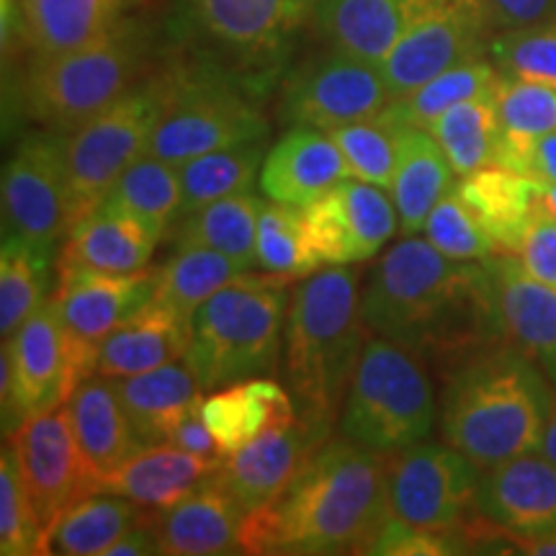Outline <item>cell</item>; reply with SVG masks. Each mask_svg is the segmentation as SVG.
Here are the masks:
<instances>
[{"label": "cell", "instance_id": "30bf717a", "mask_svg": "<svg viewBox=\"0 0 556 556\" xmlns=\"http://www.w3.org/2000/svg\"><path fill=\"white\" fill-rule=\"evenodd\" d=\"M490 39L479 0H405V29L381 62L392 99L413 93L443 70L490 58Z\"/></svg>", "mask_w": 556, "mask_h": 556}, {"label": "cell", "instance_id": "44dd1931", "mask_svg": "<svg viewBox=\"0 0 556 556\" xmlns=\"http://www.w3.org/2000/svg\"><path fill=\"white\" fill-rule=\"evenodd\" d=\"M245 516L248 510L235 500L217 469L170 510H157L152 528H155L160 554H242L240 531Z\"/></svg>", "mask_w": 556, "mask_h": 556}, {"label": "cell", "instance_id": "f907efd6", "mask_svg": "<svg viewBox=\"0 0 556 556\" xmlns=\"http://www.w3.org/2000/svg\"><path fill=\"white\" fill-rule=\"evenodd\" d=\"M492 37L556 18V0H479Z\"/></svg>", "mask_w": 556, "mask_h": 556}, {"label": "cell", "instance_id": "bcb514c9", "mask_svg": "<svg viewBox=\"0 0 556 556\" xmlns=\"http://www.w3.org/2000/svg\"><path fill=\"white\" fill-rule=\"evenodd\" d=\"M490 60L510 78L556 86V18L490 39Z\"/></svg>", "mask_w": 556, "mask_h": 556}, {"label": "cell", "instance_id": "7dc6e473", "mask_svg": "<svg viewBox=\"0 0 556 556\" xmlns=\"http://www.w3.org/2000/svg\"><path fill=\"white\" fill-rule=\"evenodd\" d=\"M304 217L319 261L328 266H351L364 261L356 227L338 186L304 206Z\"/></svg>", "mask_w": 556, "mask_h": 556}, {"label": "cell", "instance_id": "5b68a950", "mask_svg": "<svg viewBox=\"0 0 556 556\" xmlns=\"http://www.w3.org/2000/svg\"><path fill=\"white\" fill-rule=\"evenodd\" d=\"M150 31L135 16L78 50L26 58L18 101L41 129L67 135L148 80Z\"/></svg>", "mask_w": 556, "mask_h": 556}, {"label": "cell", "instance_id": "74e56055", "mask_svg": "<svg viewBox=\"0 0 556 556\" xmlns=\"http://www.w3.org/2000/svg\"><path fill=\"white\" fill-rule=\"evenodd\" d=\"M52 253L3 232L0 250V336L11 340L21 325L50 302Z\"/></svg>", "mask_w": 556, "mask_h": 556}, {"label": "cell", "instance_id": "7bdbcfd3", "mask_svg": "<svg viewBox=\"0 0 556 556\" xmlns=\"http://www.w3.org/2000/svg\"><path fill=\"white\" fill-rule=\"evenodd\" d=\"M328 135L343 152L351 178L366 180L384 191L392 189L394 168H397V122L381 111L374 119L345 124L330 129Z\"/></svg>", "mask_w": 556, "mask_h": 556}, {"label": "cell", "instance_id": "8fae6325", "mask_svg": "<svg viewBox=\"0 0 556 556\" xmlns=\"http://www.w3.org/2000/svg\"><path fill=\"white\" fill-rule=\"evenodd\" d=\"M482 469L448 443H415L389 456V507L392 516L438 533H454L475 513Z\"/></svg>", "mask_w": 556, "mask_h": 556}, {"label": "cell", "instance_id": "d6a6232c", "mask_svg": "<svg viewBox=\"0 0 556 556\" xmlns=\"http://www.w3.org/2000/svg\"><path fill=\"white\" fill-rule=\"evenodd\" d=\"M155 516L157 510H148L129 497L93 492L54 520L47 533V548L62 556H106L129 531L155 523Z\"/></svg>", "mask_w": 556, "mask_h": 556}, {"label": "cell", "instance_id": "cb8c5ba5", "mask_svg": "<svg viewBox=\"0 0 556 556\" xmlns=\"http://www.w3.org/2000/svg\"><path fill=\"white\" fill-rule=\"evenodd\" d=\"M201 415L227 456L268 430L291 426L299 413L287 387L274 379L253 377L208 394L201 402Z\"/></svg>", "mask_w": 556, "mask_h": 556}, {"label": "cell", "instance_id": "ee69618b", "mask_svg": "<svg viewBox=\"0 0 556 556\" xmlns=\"http://www.w3.org/2000/svg\"><path fill=\"white\" fill-rule=\"evenodd\" d=\"M0 554L3 556H39L50 554L47 533L39 526L29 492L21 477L16 451L5 441L0 454Z\"/></svg>", "mask_w": 556, "mask_h": 556}, {"label": "cell", "instance_id": "9f6ffc18", "mask_svg": "<svg viewBox=\"0 0 556 556\" xmlns=\"http://www.w3.org/2000/svg\"><path fill=\"white\" fill-rule=\"evenodd\" d=\"M520 554H539V556H556V533L554 536L531 541V544H523L518 548Z\"/></svg>", "mask_w": 556, "mask_h": 556}, {"label": "cell", "instance_id": "4fadbf2b", "mask_svg": "<svg viewBox=\"0 0 556 556\" xmlns=\"http://www.w3.org/2000/svg\"><path fill=\"white\" fill-rule=\"evenodd\" d=\"M392 101L381 65L328 47L289 75L281 114L289 124L330 131L374 119Z\"/></svg>", "mask_w": 556, "mask_h": 556}, {"label": "cell", "instance_id": "db71d44e", "mask_svg": "<svg viewBox=\"0 0 556 556\" xmlns=\"http://www.w3.org/2000/svg\"><path fill=\"white\" fill-rule=\"evenodd\" d=\"M144 554H160L157 536L152 523L139 526L135 531H129L127 536H122L106 552V556H144Z\"/></svg>", "mask_w": 556, "mask_h": 556}, {"label": "cell", "instance_id": "11a10c76", "mask_svg": "<svg viewBox=\"0 0 556 556\" xmlns=\"http://www.w3.org/2000/svg\"><path fill=\"white\" fill-rule=\"evenodd\" d=\"M539 454H544L548 462L556 464V402H554V407H552V415H548V422H546L544 438H541Z\"/></svg>", "mask_w": 556, "mask_h": 556}, {"label": "cell", "instance_id": "816d5d0a", "mask_svg": "<svg viewBox=\"0 0 556 556\" xmlns=\"http://www.w3.org/2000/svg\"><path fill=\"white\" fill-rule=\"evenodd\" d=\"M204 402V400H201ZM201 402L199 405H193L189 413H186L180 420L173 426L168 441L170 446L176 448H184L189 451V454H197V456H206V458H225L222 454L219 443L214 441L212 430L204 422V415H201Z\"/></svg>", "mask_w": 556, "mask_h": 556}, {"label": "cell", "instance_id": "7a4b0ae2", "mask_svg": "<svg viewBox=\"0 0 556 556\" xmlns=\"http://www.w3.org/2000/svg\"><path fill=\"white\" fill-rule=\"evenodd\" d=\"M389 456L332 435L274 500L245 516L242 554H368L392 518Z\"/></svg>", "mask_w": 556, "mask_h": 556}, {"label": "cell", "instance_id": "6da1fadb", "mask_svg": "<svg viewBox=\"0 0 556 556\" xmlns=\"http://www.w3.org/2000/svg\"><path fill=\"white\" fill-rule=\"evenodd\" d=\"M371 336L413 351L443 374L503 338L484 263L454 261L426 238L394 242L361 289Z\"/></svg>", "mask_w": 556, "mask_h": 556}, {"label": "cell", "instance_id": "e0dca14e", "mask_svg": "<svg viewBox=\"0 0 556 556\" xmlns=\"http://www.w3.org/2000/svg\"><path fill=\"white\" fill-rule=\"evenodd\" d=\"M479 531L523 546L556 533V464L544 454L507 458L482 469L475 495Z\"/></svg>", "mask_w": 556, "mask_h": 556}, {"label": "cell", "instance_id": "f5cc1de1", "mask_svg": "<svg viewBox=\"0 0 556 556\" xmlns=\"http://www.w3.org/2000/svg\"><path fill=\"white\" fill-rule=\"evenodd\" d=\"M523 176L539 178L544 180V184H556V131L541 137L539 142L533 144L526 157Z\"/></svg>", "mask_w": 556, "mask_h": 556}, {"label": "cell", "instance_id": "83f0119b", "mask_svg": "<svg viewBox=\"0 0 556 556\" xmlns=\"http://www.w3.org/2000/svg\"><path fill=\"white\" fill-rule=\"evenodd\" d=\"M191 319L152 302L103 340L96 374L109 379L137 377L152 368L180 361L189 351Z\"/></svg>", "mask_w": 556, "mask_h": 556}, {"label": "cell", "instance_id": "603a6c76", "mask_svg": "<svg viewBox=\"0 0 556 556\" xmlns=\"http://www.w3.org/2000/svg\"><path fill=\"white\" fill-rule=\"evenodd\" d=\"M222 462L225 458L197 456L170 443L144 446L101 479V492L129 497L148 510H170L212 477Z\"/></svg>", "mask_w": 556, "mask_h": 556}, {"label": "cell", "instance_id": "8d00e7d4", "mask_svg": "<svg viewBox=\"0 0 556 556\" xmlns=\"http://www.w3.org/2000/svg\"><path fill=\"white\" fill-rule=\"evenodd\" d=\"M495 88L477 99L456 103L428 127L448 155L451 168L458 178L482 170L486 165H495L500 142Z\"/></svg>", "mask_w": 556, "mask_h": 556}, {"label": "cell", "instance_id": "3957f363", "mask_svg": "<svg viewBox=\"0 0 556 556\" xmlns=\"http://www.w3.org/2000/svg\"><path fill=\"white\" fill-rule=\"evenodd\" d=\"M556 389L536 361L497 340L464 356L446 371L441 435L479 469L536 454Z\"/></svg>", "mask_w": 556, "mask_h": 556}, {"label": "cell", "instance_id": "d6986e66", "mask_svg": "<svg viewBox=\"0 0 556 556\" xmlns=\"http://www.w3.org/2000/svg\"><path fill=\"white\" fill-rule=\"evenodd\" d=\"M332 433L336 426L296 415L291 426L268 430L248 446L227 454L219 477L225 479L235 500L250 513L274 500L330 441Z\"/></svg>", "mask_w": 556, "mask_h": 556}, {"label": "cell", "instance_id": "5bb4252c", "mask_svg": "<svg viewBox=\"0 0 556 556\" xmlns=\"http://www.w3.org/2000/svg\"><path fill=\"white\" fill-rule=\"evenodd\" d=\"M157 283L160 268H142L137 274H103L90 268L58 270L52 304L86 377L96 374L103 340L155 302Z\"/></svg>", "mask_w": 556, "mask_h": 556}, {"label": "cell", "instance_id": "9a60e30c", "mask_svg": "<svg viewBox=\"0 0 556 556\" xmlns=\"http://www.w3.org/2000/svg\"><path fill=\"white\" fill-rule=\"evenodd\" d=\"M5 441L16 451L24 486L45 533L70 505L101 492V475L83 454L67 405L31 417Z\"/></svg>", "mask_w": 556, "mask_h": 556}, {"label": "cell", "instance_id": "277c9868", "mask_svg": "<svg viewBox=\"0 0 556 556\" xmlns=\"http://www.w3.org/2000/svg\"><path fill=\"white\" fill-rule=\"evenodd\" d=\"M366 338L356 270L330 266L304 276L291 289L283 377L299 415L338 428Z\"/></svg>", "mask_w": 556, "mask_h": 556}, {"label": "cell", "instance_id": "f35d334b", "mask_svg": "<svg viewBox=\"0 0 556 556\" xmlns=\"http://www.w3.org/2000/svg\"><path fill=\"white\" fill-rule=\"evenodd\" d=\"M500 70L490 58L462 62V65L443 70L441 75L422 83L413 93L402 96L384 109V114L397 124L428 129L438 116L446 114L456 103L477 99L497 86Z\"/></svg>", "mask_w": 556, "mask_h": 556}, {"label": "cell", "instance_id": "7c38bea8", "mask_svg": "<svg viewBox=\"0 0 556 556\" xmlns=\"http://www.w3.org/2000/svg\"><path fill=\"white\" fill-rule=\"evenodd\" d=\"M3 232L54 253L70 232L65 135L41 129L18 142L3 165Z\"/></svg>", "mask_w": 556, "mask_h": 556}, {"label": "cell", "instance_id": "d4e9b609", "mask_svg": "<svg viewBox=\"0 0 556 556\" xmlns=\"http://www.w3.org/2000/svg\"><path fill=\"white\" fill-rule=\"evenodd\" d=\"M139 0H18L26 58L78 50L114 31Z\"/></svg>", "mask_w": 556, "mask_h": 556}, {"label": "cell", "instance_id": "8992f818", "mask_svg": "<svg viewBox=\"0 0 556 556\" xmlns=\"http://www.w3.org/2000/svg\"><path fill=\"white\" fill-rule=\"evenodd\" d=\"M291 281L248 270L193 312L184 361L204 392L274 371L283 351Z\"/></svg>", "mask_w": 556, "mask_h": 556}, {"label": "cell", "instance_id": "f1b7e54d", "mask_svg": "<svg viewBox=\"0 0 556 556\" xmlns=\"http://www.w3.org/2000/svg\"><path fill=\"white\" fill-rule=\"evenodd\" d=\"M65 405L73 417L83 454L88 456L101 479L142 448L127 409L122 405L119 392H116L114 379L90 374L73 389Z\"/></svg>", "mask_w": 556, "mask_h": 556}, {"label": "cell", "instance_id": "ab89813d", "mask_svg": "<svg viewBox=\"0 0 556 556\" xmlns=\"http://www.w3.org/2000/svg\"><path fill=\"white\" fill-rule=\"evenodd\" d=\"M263 160H266L263 142H253L242 144V148L206 152V155L178 165L180 184H184L180 217L212 204V201L253 191L255 180H261Z\"/></svg>", "mask_w": 556, "mask_h": 556}, {"label": "cell", "instance_id": "2e32d148", "mask_svg": "<svg viewBox=\"0 0 556 556\" xmlns=\"http://www.w3.org/2000/svg\"><path fill=\"white\" fill-rule=\"evenodd\" d=\"M3 345L11 356V405L3 409V438H11L31 417L65 405L86 374L52 296Z\"/></svg>", "mask_w": 556, "mask_h": 556}, {"label": "cell", "instance_id": "1f68e13d", "mask_svg": "<svg viewBox=\"0 0 556 556\" xmlns=\"http://www.w3.org/2000/svg\"><path fill=\"white\" fill-rule=\"evenodd\" d=\"M312 21L332 50L381 65L405 29V0H315Z\"/></svg>", "mask_w": 556, "mask_h": 556}, {"label": "cell", "instance_id": "6f0895ef", "mask_svg": "<svg viewBox=\"0 0 556 556\" xmlns=\"http://www.w3.org/2000/svg\"><path fill=\"white\" fill-rule=\"evenodd\" d=\"M544 201L546 206L556 214V184H544Z\"/></svg>", "mask_w": 556, "mask_h": 556}, {"label": "cell", "instance_id": "52a82bcc", "mask_svg": "<svg viewBox=\"0 0 556 556\" xmlns=\"http://www.w3.org/2000/svg\"><path fill=\"white\" fill-rule=\"evenodd\" d=\"M438 413L426 361L368 332L340 409L338 433L381 456H394L426 441Z\"/></svg>", "mask_w": 556, "mask_h": 556}, {"label": "cell", "instance_id": "d590c367", "mask_svg": "<svg viewBox=\"0 0 556 556\" xmlns=\"http://www.w3.org/2000/svg\"><path fill=\"white\" fill-rule=\"evenodd\" d=\"M263 204L266 201L255 197L253 191L212 201V204L180 217L176 248H212L238 261L245 270L258 268L255 235H258Z\"/></svg>", "mask_w": 556, "mask_h": 556}, {"label": "cell", "instance_id": "4316f807", "mask_svg": "<svg viewBox=\"0 0 556 556\" xmlns=\"http://www.w3.org/2000/svg\"><path fill=\"white\" fill-rule=\"evenodd\" d=\"M458 197L477 214L500 253L518 255L533 214L544 204V180L486 165L454 184Z\"/></svg>", "mask_w": 556, "mask_h": 556}, {"label": "cell", "instance_id": "4dcf8cb0", "mask_svg": "<svg viewBox=\"0 0 556 556\" xmlns=\"http://www.w3.org/2000/svg\"><path fill=\"white\" fill-rule=\"evenodd\" d=\"M454 168L438 139L422 127L397 124V168L389 197L400 212V229L415 235L426 227L438 199L454 186Z\"/></svg>", "mask_w": 556, "mask_h": 556}, {"label": "cell", "instance_id": "b9f144b4", "mask_svg": "<svg viewBox=\"0 0 556 556\" xmlns=\"http://www.w3.org/2000/svg\"><path fill=\"white\" fill-rule=\"evenodd\" d=\"M255 261L266 274L287 278H304L325 266L312 245L304 206L278 204V201L263 204L258 235H255Z\"/></svg>", "mask_w": 556, "mask_h": 556}, {"label": "cell", "instance_id": "c3c4849f", "mask_svg": "<svg viewBox=\"0 0 556 556\" xmlns=\"http://www.w3.org/2000/svg\"><path fill=\"white\" fill-rule=\"evenodd\" d=\"M458 541H454L448 533L428 531V528H417L413 523H405L400 518H389L387 526L374 541L368 554L381 556H441L454 554Z\"/></svg>", "mask_w": 556, "mask_h": 556}, {"label": "cell", "instance_id": "7402d4cb", "mask_svg": "<svg viewBox=\"0 0 556 556\" xmlns=\"http://www.w3.org/2000/svg\"><path fill=\"white\" fill-rule=\"evenodd\" d=\"M351 178L343 152L325 129L291 124V129L266 152L261 191L268 201L307 206Z\"/></svg>", "mask_w": 556, "mask_h": 556}, {"label": "cell", "instance_id": "f6af8a7d", "mask_svg": "<svg viewBox=\"0 0 556 556\" xmlns=\"http://www.w3.org/2000/svg\"><path fill=\"white\" fill-rule=\"evenodd\" d=\"M422 232H426L430 245H435L443 255L454 261L482 263L500 253L495 240L490 238L482 222L477 219V214L467 206V201L458 197L454 186L438 199L433 212L428 214Z\"/></svg>", "mask_w": 556, "mask_h": 556}, {"label": "cell", "instance_id": "484cf974", "mask_svg": "<svg viewBox=\"0 0 556 556\" xmlns=\"http://www.w3.org/2000/svg\"><path fill=\"white\" fill-rule=\"evenodd\" d=\"M157 242L137 219L101 204L70 227L60 250L58 270L90 268L103 274H137L150 266Z\"/></svg>", "mask_w": 556, "mask_h": 556}, {"label": "cell", "instance_id": "60d3db41", "mask_svg": "<svg viewBox=\"0 0 556 556\" xmlns=\"http://www.w3.org/2000/svg\"><path fill=\"white\" fill-rule=\"evenodd\" d=\"M248 274L238 261L212 248H178V253L160 268V283L155 302L189 317L208 296Z\"/></svg>", "mask_w": 556, "mask_h": 556}, {"label": "cell", "instance_id": "ac0fdd59", "mask_svg": "<svg viewBox=\"0 0 556 556\" xmlns=\"http://www.w3.org/2000/svg\"><path fill=\"white\" fill-rule=\"evenodd\" d=\"M193 29L238 65L261 70L312 18L315 0H186Z\"/></svg>", "mask_w": 556, "mask_h": 556}, {"label": "cell", "instance_id": "e575fe53", "mask_svg": "<svg viewBox=\"0 0 556 556\" xmlns=\"http://www.w3.org/2000/svg\"><path fill=\"white\" fill-rule=\"evenodd\" d=\"M103 204L119 208L122 214L137 219L152 238L163 240L170 232L173 222L180 219L184 208L180 168L144 152L111 186Z\"/></svg>", "mask_w": 556, "mask_h": 556}, {"label": "cell", "instance_id": "ffe728a7", "mask_svg": "<svg viewBox=\"0 0 556 556\" xmlns=\"http://www.w3.org/2000/svg\"><path fill=\"white\" fill-rule=\"evenodd\" d=\"M482 263L490 274L503 338L536 361L556 389V289L533 278L510 253Z\"/></svg>", "mask_w": 556, "mask_h": 556}, {"label": "cell", "instance_id": "ba28073f", "mask_svg": "<svg viewBox=\"0 0 556 556\" xmlns=\"http://www.w3.org/2000/svg\"><path fill=\"white\" fill-rule=\"evenodd\" d=\"M168 93L148 152L184 165L206 152L263 142L268 119L255 90L217 65H173Z\"/></svg>", "mask_w": 556, "mask_h": 556}, {"label": "cell", "instance_id": "681fc988", "mask_svg": "<svg viewBox=\"0 0 556 556\" xmlns=\"http://www.w3.org/2000/svg\"><path fill=\"white\" fill-rule=\"evenodd\" d=\"M516 258L541 283L556 289V214L544 204L533 214Z\"/></svg>", "mask_w": 556, "mask_h": 556}, {"label": "cell", "instance_id": "f546056e", "mask_svg": "<svg viewBox=\"0 0 556 556\" xmlns=\"http://www.w3.org/2000/svg\"><path fill=\"white\" fill-rule=\"evenodd\" d=\"M114 387L142 448L168 441L173 426L204 400V389L184 358L137 377L114 379Z\"/></svg>", "mask_w": 556, "mask_h": 556}, {"label": "cell", "instance_id": "9c48e42d", "mask_svg": "<svg viewBox=\"0 0 556 556\" xmlns=\"http://www.w3.org/2000/svg\"><path fill=\"white\" fill-rule=\"evenodd\" d=\"M168 93V73L160 70L124 99L65 135L70 227L99 208L124 170L148 152Z\"/></svg>", "mask_w": 556, "mask_h": 556}, {"label": "cell", "instance_id": "836d02e7", "mask_svg": "<svg viewBox=\"0 0 556 556\" xmlns=\"http://www.w3.org/2000/svg\"><path fill=\"white\" fill-rule=\"evenodd\" d=\"M495 99L500 122L495 165L523 173L533 144L556 131V86L500 73Z\"/></svg>", "mask_w": 556, "mask_h": 556}]
</instances>
